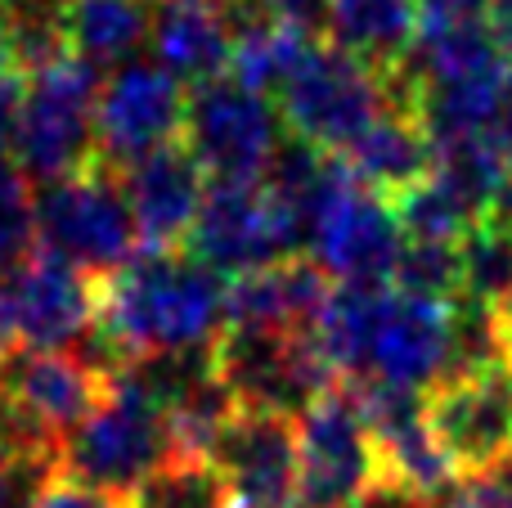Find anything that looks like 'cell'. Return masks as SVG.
<instances>
[{
	"label": "cell",
	"mask_w": 512,
	"mask_h": 508,
	"mask_svg": "<svg viewBox=\"0 0 512 508\" xmlns=\"http://www.w3.org/2000/svg\"><path fill=\"white\" fill-rule=\"evenodd\" d=\"M99 284L95 351L104 374H122L126 365L167 351L212 347L225 333V297L230 284L189 252L144 248L131 266Z\"/></svg>",
	"instance_id": "cell-1"
},
{
	"label": "cell",
	"mask_w": 512,
	"mask_h": 508,
	"mask_svg": "<svg viewBox=\"0 0 512 508\" xmlns=\"http://www.w3.org/2000/svg\"><path fill=\"white\" fill-rule=\"evenodd\" d=\"M171 459L176 446L162 401L135 378L117 374L108 401L59 446V477L108 500H126L144 477H153Z\"/></svg>",
	"instance_id": "cell-2"
},
{
	"label": "cell",
	"mask_w": 512,
	"mask_h": 508,
	"mask_svg": "<svg viewBox=\"0 0 512 508\" xmlns=\"http://www.w3.org/2000/svg\"><path fill=\"white\" fill-rule=\"evenodd\" d=\"M274 104H279L288 135L315 144L319 153L342 158L382 113L400 108V99L391 86V72L369 68L319 36L306 50V59L292 68V77L279 86Z\"/></svg>",
	"instance_id": "cell-3"
},
{
	"label": "cell",
	"mask_w": 512,
	"mask_h": 508,
	"mask_svg": "<svg viewBox=\"0 0 512 508\" xmlns=\"http://www.w3.org/2000/svg\"><path fill=\"white\" fill-rule=\"evenodd\" d=\"M310 243L301 212L279 198L270 180H212L203 216L189 234V257L212 266L216 275H256V270L283 266Z\"/></svg>",
	"instance_id": "cell-4"
},
{
	"label": "cell",
	"mask_w": 512,
	"mask_h": 508,
	"mask_svg": "<svg viewBox=\"0 0 512 508\" xmlns=\"http://www.w3.org/2000/svg\"><path fill=\"white\" fill-rule=\"evenodd\" d=\"M36 234H41L45 252L72 261L90 279L117 275L144 252L122 176L99 167V162L68 180L41 185V194H36Z\"/></svg>",
	"instance_id": "cell-5"
},
{
	"label": "cell",
	"mask_w": 512,
	"mask_h": 508,
	"mask_svg": "<svg viewBox=\"0 0 512 508\" xmlns=\"http://www.w3.org/2000/svg\"><path fill=\"white\" fill-rule=\"evenodd\" d=\"M99 90H104L99 68L81 63L77 54L27 77L23 108H18V140H14V162L27 180L54 185V180H68L77 171L95 167Z\"/></svg>",
	"instance_id": "cell-6"
},
{
	"label": "cell",
	"mask_w": 512,
	"mask_h": 508,
	"mask_svg": "<svg viewBox=\"0 0 512 508\" xmlns=\"http://www.w3.org/2000/svg\"><path fill=\"white\" fill-rule=\"evenodd\" d=\"M216 374L243 410H274L288 419H301L337 387V374L310 333L225 329L216 338Z\"/></svg>",
	"instance_id": "cell-7"
},
{
	"label": "cell",
	"mask_w": 512,
	"mask_h": 508,
	"mask_svg": "<svg viewBox=\"0 0 512 508\" xmlns=\"http://www.w3.org/2000/svg\"><path fill=\"white\" fill-rule=\"evenodd\" d=\"M400 248L405 234H400L396 203L364 189L342 162V176L310 216V261L333 284L382 288V279L396 275Z\"/></svg>",
	"instance_id": "cell-8"
},
{
	"label": "cell",
	"mask_w": 512,
	"mask_h": 508,
	"mask_svg": "<svg viewBox=\"0 0 512 508\" xmlns=\"http://www.w3.org/2000/svg\"><path fill=\"white\" fill-rule=\"evenodd\" d=\"M297 423L301 473L292 508H364V500L382 486V468L355 392L337 383Z\"/></svg>",
	"instance_id": "cell-9"
},
{
	"label": "cell",
	"mask_w": 512,
	"mask_h": 508,
	"mask_svg": "<svg viewBox=\"0 0 512 508\" xmlns=\"http://www.w3.org/2000/svg\"><path fill=\"white\" fill-rule=\"evenodd\" d=\"M427 423L463 482L512 464V365L454 369L427 392Z\"/></svg>",
	"instance_id": "cell-10"
},
{
	"label": "cell",
	"mask_w": 512,
	"mask_h": 508,
	"mask_svg": "<svg viewBox=\"0 0 512 508\" xmlns=\"http://www.w3.org/2000/svg\"><path fill=\"white\" fill-rule=\"evenodd\" d=\"M99 284L72 261L36 248L14 275L0 279V329L9 347L72 351L95 333Z\"/></svg>",
	"instance_id": "cell-11"
},
{
	"label": "cell",
	"mask_w": 512,
	"mask_h": 508,
	"mask_svg": "<svg viewBox=\"0 0 512 508\" xmlns=\"http://www.w3.org/2000/svg\"><path fill=\"white\" fill-rule=\"evenodd\" d=\"M283 117L270 95L221 77L189 90L185 144L212 180H261L283 144Z\"/></svg>",
	"instance_id": "cell-12"
},
{
	"label": "cell",
	"mask_w": 512,
	"mask_h": 508,
	"mask_svg": "<svg viewBox=\"0 0 512 508\" xmlns=\"http://www.w3.org/2000/svg\"><path fill=\"white\" fill-rule=\"evenodd\" d=\"M189 90L162 63H126L99 90L95 140L99 167L126 171L140 158L185 140Z\"/></svg>",
	"instance_id": "cell-13"
},
{
	"label": "cell",
	"mask_w": 512,
	"mask_h": 508,
	"mask_svg": "<svg viewBox=\"0 0 512 508\" xmlns=\"http://www.w3.org/2000/svg\"><path fill=\"white\" fill-rule=\"evenodd\" d=\"M108 392H113V374H104L81 351H0V401L27 414L59 446L108 401Z\"/></svg>",
	"instance_id": "cell-14"
},
{
	"label": "cell",
	"mask_w": 512,
	"mask_h": 508,
	"mask_svg": "<svg viewBox=\"0 0 512 508\" xmlns=\"http://www.w3.org/2000/svg\"><path fill=\"white\" fill-rule=\"evenodd\" d=\"M454 365V302H427L387 288L373 320L360 383H396L432 392Z\"/></svg>",
	"instance_id": "cell-15"
},
{
	"label": "cell",
	"mask_w": 512,
	"mask_h": 508,
	"mask_svg": "<svg viewBox=\"0 0 512 508\" xmlns=\"http://www.w3.org/2000/svg\"><path fill=\"white\" fill-rule=\"evenodd\" d=\"M239 508H292L301 473V423L274 410H243L212 450Z\"/></svg>",
	"instance_id": "cell-16"
},
{
	"label": "cell",
	"mask_w": 512,
	"mask_h": 508,
	"mask_svg": "<svg viewBox=\"0 0 512 508\" xmlns=\"http://www.w3.org/2000/svg\"><path fill=\"white\" fill-rule=\"evenodd\" d=\"M126 189V203H131V216L140 225V243L158 252H180V243H189L198 216H203L207 203V180L203 162L189 153V144H171V149H158L149 158H140L135 167L117 171Z\"/></svg>",
	"instance_id": "cell-17"
},
{
	"label": "cell",
	"mask_w": 512,
	"mask_h": 508,
	"mask_svg": "<svg viewBox=\"0 0 512 508\" xmlns=\"http://www.w3.org/2000/svg\"><path fill=\"white\" fill-rule=\"evenodd\" d=\"M333 279L310 257H292L283 266L230 279L225 297V329H265V333H310L333 297Z\"/></svg>",
	"instance_id": "cell-18"
},
{
	"label": "cell",
	"mask_w": 512,
	"mask_h": 508,
	"mask_svg": "<svg viewBox=\"0 0 512 508\" xmlns=\"http://www.w3.org/2000/svg\"><path fill=\"white\" fill-rule=\"evenodd\" d=\"M423 0H328L324 36L328 45L378 72H400L418 45Z\"/></svg>",
	"instance_id": "cell-19"
},
{
	"label": "cell",
	"mask_w": 512,
	"mask_h": 508,
	"mask_svg": "<svg viewBox=\"0 0 512 508\" xmlns=\"http://www.w3.org/2000/svg\"><path fill=\"white\" fill-rule=\"evenodd\" d=\"M342 162L351 167V176L360 180L364 189L391 198V203L405 198L409 189L427 185L436 171L427 126L418 122V113H400V108L382 113L378 122L342 153Z\"/></svg>",
	"instance_id": "cell-20"
},
{
	"label": "cell",
	"mask_w": 512,
	"mask_h": 508,
	"mask_svg": "<svg viewBox=\"0 0 512 508\" xmlns=\"http://www.w3.org/2000/svg\"><path fill=\"white\" fill-rule=\"evenodd\" d=\"M149 45L162 68L189 90L221 81L234 63V27L221 14V5L162 9L158 23H153Z\"/></svg>",
	"instance_id": "cell-21"
},
{
	"label": "cell",
	"mask_w": 512,
	"mask_h": 508,
	"mask_svg": "<svg viewBox=\"0 0 512 508\" xmlns=\"http://www.w3.org/2000/svg\"><path fill=\"white\" fill-rule=\"evenodd\" d=\"M153 0H63L68 50L90 68L131 63L144 41H153Z\"/></svg>",
	"instance_id": "cell-22"
},
{
	"label": "cell",
	"mask_w": 512,
	"mask_h": 508,
	"mask_svg": "<svg viewBox=\"0 0 512 508\" xmlns=\"http://www.w3.org/2000/svg\"><path fill=\"white\" fill-rule=\"evenodd\" d=\"M319 41L315 27H301V23H283V18H252L234 32V63H230V77L239 86L256 90V95H279V86L292 77L306 50Z\"/></svg>",
	"instance_id": "cell-23"
},
{
	"label": "cell",
	"mask_w": 512,
	"mask_h": 508,
	"mask_svg": "<svg viewBox=\"0 0 512 508\" xmlns=\"http://www.w3.org/2000/svg\"><path fill=\"white\" fill-rule=\"evenodd\" d=\"M432 162H436L432 176L441 180V185L450 189L477 221H486L490 203H495V194L508 180V167H504V158H499L495 131L441 135V140H432Z\"/></svg>",
	"instance_id": "cell-24"
},
{
	"label": "cell",
	"mask_w": 512,
	"mask_h": 508,
	"mask_svg": "<svg viewBox=\"0 0 512 508\" xmlns=\"http://www.w3.org/2000/svg\"><path fill=\"white\" fill-rule=\"evenodd\" d=\"M122 508H234V495L212 459L176 455L153 477H144L122 500Z\"/></svg>",
	"instance_id": "cell-25"
},
{
	"label": "cell",
	"mask_w": 512,
	"mask_h": 508,
	"mask_svg": "<svg viewBox=\"0 0 512 508\" xmlns=\"http://www.w3.org/2000/svg\"><path fill=\"white\" fill-rule=\"evenodd\" d=\"M459 257H463V297L459 302L499 311L512 297V234L481 221V225H472V234L459 243Z\"/></svg>",
	"instance_id": "cell-26"
},
{
	"label": "cell",
	"mask_w": 512,
	"mask_h": 508,
	"mask_svg": "<svg viewBox=\"0 0 512 508\" xmlns=\"http://www.w3.org/2000/svg\"><path fill=\"white\" fill-rule=\"evenodd\" d=\"M396 216H400V234L409 243H450V248H459L472 234V225H481L436 176L427 185L409 189L405 198H396Z\"/></svg>",
	"instance_id": "cell-27"
},
{
	"label": "cell",
	"mask_w": 512,
	"mask_h": 508,
	"mask_svg": "<svg viewBox=\"0 0 512 508\" xmlns=\"http://www.w3.org/2000/svg\"><path fill=\"white\" fill-rule=\"evenodd\" d=\"M396 288L427 302H459L463 297V257L450 243H409L396 261Z\"/></svg>",
	"instance_id": "cell-28"
},
{
	"label": "cell",
	"mask_w": 512,
	"mask_h": 508,
	"mask_svg": "<svg viewBox=\"0 0 512 508\" xmlns=\"http://www.w3.org/2000/svg\"><path fill=\"white\" fill-rule=\"evenodd\" d=\"M36 198L18 162H0V279L36 252Z\"/></svg>",
	"instance_id": "cell-29"
},
{
	"label": "cell",
	"mask_w": 512,
	"mask_h": 508,
	"mask_svg": "<svg viewBox=\"0 0 512 508\" xmlns=\"http://www.w3.org/2000/svg\"><path fill=\"white\" fill-rule=\"evenodd\" d=\"M23 86L27 77L18 72H0V162H9L18 140V108H23Z\"/></svg>",
	"instance_id": "cell-30"
},
{
	"label": "cell",
	"mask_w": 512,
	"mask_h": 508,
	"mask_svg": "<svg viewBox=\"0 0 512 508\" xmlns=\"http://www.w3.org/2000/svg\"><path fill=\"white\" fill-rule=\"evenodd\" d=\"M36 508H122V500H108V495L86 491V486L68 482V477H54L45 486V495L36 500Z\"/></svg>",
	"instance_id": "cell-31"
},
{
	"label": "cell",
	"mask_w": 512,
	"mask_h": 508,
	"mask_svg": "<svg viewBox=\"0 0 512 508\" xmlns=\"http://www.w3.org/2000/svg\"><path fill=\"white\" fill-rule=\"evenodd\" d=\"M270 18H283V23H301V27H324V9L328 0H256Z\"/></svg>",
	"instance_id": "cell-32"
},
{
	"label": "cell",
	"mask_w": 512,
	"mask_h": 508,
	"mask_svg": "<svg viewBox=\"0 0 512 508\" xmlns=\"http://www.w3.org/2000/svg\"><path fill=\"white\" fill-rule=\"evenodd\" d=\"M423 9H436V14L450 18H486L495 9V0H423Z\"/></svg>",
	"instance_id": "cell-33"
},
{
	"label": "cell",
	"mask_w": 512,
	"mask_h": 508,
	"mask_svg": "<svg viewBox=\"0 0 512 508\" xmlns=\"http://www.w3.org/2000/svg\"><path fill=\"white\" fill-rule=\"evenodd\" d=\"M364 508H441V504H423V500H414V495H400V491L378 486V491L364 500Z\"/></svg>",
	"instance_id": "cell-34"
},
{
	"label": "cell",
	"mask_w": 512,
	"mask_h": 508,
	"mask_svg": "<svg viewBox=\"0 0 512 508\" xmlns=\"http://www.w3.org/2000/svg\"><path fill=\"white\" fill-rule=\"evenodd\" d=\"M486 221H490V225H499V230H508V234H512V176L504 180V189H499V194H495V203H490Z\"/></svg>",
	"instance_id": "cell-35"
},
{
	"label": "cell",
	"mask_w": 512,
	"mask_h": 508,
	"mask_svg": "<svg viewBox=\"0 0 512 508\" xmlns=\"http://www.w3.org/2000/svg\"><path fill=\"white\" fill-rule=\"evenodd\" d=\"M495 144H499V158H504V167L512 176V99L504 104V113H499V122H495Z\"/></svg>",
	"instance_id": "cell-36"
},
{
	"label": "cell",
	"mask_w": 512,
	"mask_h": 508,
	"mask_svg": "<svg viewBox=\"0 0 512 508\" xmlns=\"http://www.w3.org/2000/svg\"><path fill=\"white\" fill-rule=\"evenodd\" d=\"M490 27H495V36L512 54V0H495V9H490Z\"/></svg>",
	"instance_id": "cell-37"
},
{
	"label": "cell",
	"mask_w": 512,
	"mask_h": 508,
	"mask_svg": "<svg viewBox=\"0 0 512 508\" xmlns=\"http://www.w3.org/2000/svg\"><path fill=\"white\" fill-rule=\"evenodd\" d=\"M495 320H499V347H504V360L512 365V297L495 311Z\"/></svg>",
	"instance_id": "cell-38"
},
{
	"label": "cell",
	"mask_w": 512,
	"mask_h": 508,
	"mask_svg": "<svg viewBox=\"0 0 512 508\" xmlns=\"http://www.w3.org/2000/svg\"><path fill=\"white\" fill-rule=\"evenodd\" d=\"M153 5H162V9H180V5H216V0H153Z\"/></svg>",
	"instance_id": "cell-39"
},
{
	"label": "cell",
	"mask_w": 512,
	"mask_h": 508,
	"mask_svg": "<svg viewBox=\"0 0 512 508\" xmlns=\"http://www.w3.org/2000/svg\"><path fill=\"white\" fill-rule=\"evenodd\" d=\"M0 72H14V68H9V54H5V41H0Z\"/></svg>",
	"instance_id": "cell-40"
},
{
	"label": "cell",
	"mask_w": 512,
	"mask_h": 508,
	"mask_svg": "<svg viewBox=\"0 0 512 508\" xmlns=\"http://www.w3.org/2000/svg\"><path fill=\"white\" fill-rule=\"evenodd\" d=\"M0 351H9V338H5V329H0Z\"/></svg>",
	"instance_id": "cell-41"
}]
</instances>
